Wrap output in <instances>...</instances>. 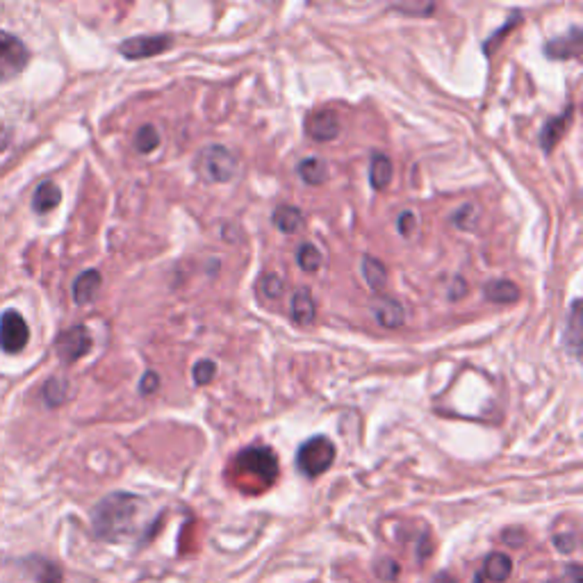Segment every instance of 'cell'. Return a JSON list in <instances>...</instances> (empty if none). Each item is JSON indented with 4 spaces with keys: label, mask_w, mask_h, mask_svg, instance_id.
Instances as JSON below:
<instances>
[{
    "label": "cell",
    "mask_w": 583,
    "mask_h": 583,
    "mask_svg": "<svg viewBox=\"0 0 583 583\" xmlns=\"http://www.w3.org/2000/svg\"><path fill=\"white\" fill-rule=\"evenodd\" d=\"M237 486L249 492H260L269 487L279 477V458L267 446H249L235 458Z\"/></svg>",
    "instance_id": "cell-2"
},
{
    "label": "cell",
    "mask_w": 583,
    "mask_h": 583,
    "mask_svg": "<svg viewBox=\"0 0 583 583\" xmlns=\"http://www.w3.org/2000/svg\"><path fill=\"white\" fill-rule=\"evenodd\" d=\"M28 48L19 37L0 30V82L19 76L28 64Z\"/></svg>",
    "instance_id": "cell-5"
},
{
    "label": "cell",
    "mask_w": 583,
    "mask_h": 583,
    "mask_svg": "<svg viewBox=\"0 0 583 583\" xmlns=\"http://www.w3.org/2000/svg\"><path fill=\"white\" fill-rule=\"evenodd\" d=\"M260 287H262V295L267 296V299H279V296L283 295L285 283L279 274H267L262 279V283H260Z\"/></svg>",
    "instance_id": "cell-28"
},
{
    "label": "cell",
    "mask_w": 583,
    "mask_h": 583,
    "mask_svg": "<svg viewBox=\"0 0 583 583\" xmlns=\"http://www.w3.org/2000/svg\"><path fill=\"white\" fill-rule=\"evenodd\" d=\"M392 10L396 12H404V14H408V12H412V14H431L436 7L429 3V5H408V3H399V5H395Z\"/></svg>",
    "instance_id": "cell-33"
},
{
    "label": "cell",
    "mask_w": 583,
    "mask_h": 583,
    "mask_svg": "<svg viewBox=\"0 0 583 583\" xmlns=\"http://www.w3.org/2000/svg\"><path fill=\"white\" fill-rule=\"evenodd\" d=\"M305 132L315 142H333V139L340 137L342 121L337 117V112L329 110V107H320V110L310 112V117L305 119Z\"/></svg>",
    "instance_id": "cell-9"
},
{
    "label": "cell",
    "mask_w": 583,
    "mask_h": 583,
    "mask_svg": "<svg viewBox=\"0 0 583 583\" xmlns=\"http://www.w3.org/2000/svg\"><path fill=\"white\" fill-rule=\"evenodd\" d=\"M512 572V561L511 556L502 552H495L486 558V565H483V574L490 579L492 583H504L511 579Z\"/></svg>",
    "instance_id": "cell-18"
},
{
    "label": "cell",
    "mask_w": 583,
    "mask_h": 583,
    "mask_svg": "<svg viewBox=\"0 0 583 583\" xmlns=\"http://www.w3.org/2000/svg\"><path fill=\"white\" fill-rule=\"evenodd\" d=\"M511 19H512V21H506V23H504L502 30H497V32H495V35L490 37V39H487V44H486V53H490V48L497 46V44H499V41L504 39V35H506L508 30H512V28L518 26V23H520V14H512Z\"/></svg>",
    "instance_id": "cell-30"
},
{
    "label": "cell",
    "mask_w": 583,
    "mask_h": 583,
    "mask_svg": "<svg viewBox=\"0 0 583 583\" xmlns=\"http://www.w3.org/2000/svg\"><path fill=\"white\" fill-rule=\"evenodd\" d=\"M361 267H362V276H365V283L370 285L374 292H380V289L386 287L387 269L379 258H374V255H365Z\"/></svg>",
    "instance_id": "cell-20"
},
{
    "label": "cell",
    "mask_w": 583,
    "mask_h": 583,
    "mask_svg": "<svg viewBox=\"0 0 583 583\" xmlns=\"http://www.w3.org/2000/svg\"><path fill=\"white\" fill-rule=\"evenodd\" d=\"M433 583H458V581H456V579L452 577V574L442 572V574H437L436 579H433Z\"/></svg>",
    "instance_id": "cell-36"
},
{
    "label": "cell",
    "mask_w": 583,
    "mask_h": 583,
    "mask_svg": "<svg viewBox=\"0 0 583 583\" xmlns=\"http://www.w3.org/2000/svg\"><path fill=\"white\" fill-rule=\"evenodd\" d=\"M101 285L103 279L96 269H87V271H82V274L73 280V301H76L78 305L92 304V301L96 299Z\"/></svg>",
    "instance_id": "cell-14"
},
{
    "label": "cell",
    "mask_w": 583,
    "mask_h": 583,
    "mask_svg": "<svg viewBox=\"0 0 583 583\" xmlns=\"http://www.w3.org/2000/svg\"><path fill=\"white\" fill-rule=\"evenodd\" d=\"M198 173L208 183H230L237 173V158L221 144H210L198 153Z\"/></svg>",
    "instance_id": "cell-4"
},
{
    "label": "cell",
    "mask_w": 583,
    "mask_h": 583,
    "mask_svg": "<svg viewBox=\"0 0 583 583\" xmlns=\"http://www.w3.org/2000/svg\"><path fill=\"white\" fill-rule=\"evenodd\" d=\"M474 217H477V212H474L472 205H462V208L458 210L456 214H454L452 221L456 223L458 229H462V230H472V229H474V223L465 221V219H474Z\"/></svg>",
    "instance_id": "cell-32"
},
{
    "label": "cell",
    "mask_w": 583,
    "mask_h": 583,
    "mask_svg": "<svg viewBox=\"0 0 583 583\" xmlns=\"http://www.w3.org/2000/svg\"><path fill=\"white\" fill-rule=\"evenodd\" d=\"M554 543H556V547L561 549V552H565V554H570L574 549V536H556L554 537Z\"/></svg>",
    "instance_id": "cell-34"
},
{
    "label": "cell",
    "mask_w": 583,
    "mask_h": 583,
    "mask_svg": "<svg viewBox=\"0 0 583 583\" xmlns=\"http://www.w3.org/2000/svg\"><path fill=\"white\" fill-rule=\"evenodd\" d=\"M92 335H89V330H87L85 326H73V329L64 330V333H60V337H57L55 342L57 355H60L64 362H69V365L85 358V355L92 351Z\"/></svg>",
    "instance_id": "cell-7"
},
{
    "label": "cell",
    "mask_w": 583,
    "mask_h": 583,
    "mask_svg": "<svg viewBox=\"0 0 583 583\" xmlns=\"http://www.w3.org/2000/svg\"><path fill=\"white\" fill-rule=\"evenodd\" d=\"M66 396H69V383H66L64 379H51L46 386H44V399H46V404L51 408L62 406Z\"/></svg>",
    "instance_id": "cell-25"
},
{
    "label": "cell",
    "mask_w": 583,
    "mask_h": 583,
    "mask_svg": "<svg viewBox=\"0 0 583 583\" xmlns=\"http://www.w3.org/2000/svg\"><path fill=\"white\" fill-rule=\"evenodd\" d=\"M296 262H299V267L304 269L305 274H317L321 269V262H324V258H321V251L317 249L315 244H301L299 251H296Z\"/></svg>",
    "instance_id": "cell-23"
},
{
    "label": "cell",
    "mask_w": 583,
    "mask_h": 583,
    "mask_svg": "<svg viewBox=\"0 0 583 583\" xmlns=\"http://www.w3.org/2000/svg\"><path fill=\"white\" fill-rule=\"evenodd\" d=\"M217 376V365L212 361H198L192 370V379L196 386H208Z\"/></svg>",
    "instance_id": "cell-26"
},
{
    "label": "cell",
    "mask_w": 583,
    "mask_h": 583,
    "mask_svg": "<svg viewBox=\"0 0 583 583\" xmlns=\"http://www.w3.org/2000/svg\"><path fill=\"white\" fill-rule=\"evenodd\" d=\"M392 176H395V167H392V160L383 153H376L371 158L370 164V183L374 189H386L387 185L392 183Z\"/></svg>",
    "instance_id": "cell-19"
},
{
    "label": "cell",
    "mask_w": 583,
    "mask_h": 583,
    "mask_svg": "<svg viewBox=\"0 0 583 583\" xmlns=\"http://www.w3.org/2000/svg\"><path fill=\"white\" fill-rule=\"evenodd\" d=\"M146 502L130 492H112L92 512L94 533L103 540H121L137 531Z\"/></svg>",
    "instance_id": "cell-1"
},
{
    "label": "cell",
    "mask_w": 583,
    "mask_h": 583,
    "mask_svg": "<svg viewBox=\"0 0 583 583\" xmlns=\"http://www.w3.org/2000/svg\"><path fill=\"white\" fill-rule=\"evenodd\" d=\"M371 312H374L376 324L383 329H399L406 321V312H404L401 304L390 296H379L371 305Z\"/></svg>",
    "instance_id": "cell-12"
},
{
    "label": "cell",
    "mask_w": 583,
    "mask_h": 583,
    "mask_svg": "<svg viewBox=\"0 0 583 583\" xmlns=\"http://www.w3.org/2000/svg\"><path fill=\"white\" fill-rule=\"evenodd\" d=\"M396 229H399V233L404 235V237H412V233H415V229H417L415 212H411V210L401 212L399 221H396Z\"/></svg>",
    "instance_id": "cell-29"
},
{
    "label": "cell",
    "mask_w": 583,
    "mask_h": 583,
    "mask_svg": "<svg viewBox=\"0 0 583 583\" xmlns=\"http://www.w3.org/2000/svg\"><path fill=\"white\" fill-rule=\"evenodd\" d=\"M299 176L308 185H324L329 178V164L321 158H305L299 164Z\"/></svg>",
    "instance_id": "cell-21"
},
{
    "label": "cell",
    "mask_w": 583,
    "mask_h": 583,
    "mask_svg": "<svg viewBox=\"0 0 583 583\" xmlns=\"http://www.w3.org/2000/svg\"><path fill=\"white\" fill-rule=\"evenodd\" d=\"M173 46V37L171 35H148V37H132V39H126L119 46V53H121L126 60H146V57H155L160 53L169 51Z\"/></svg>",
    "instance_id": "cell-8"
},
{
    "label": "cell",
    "mask_w": 583,
    "mask_h": 583,
    "mask_svg": "<svg viewBox=\"0 0 583 583\" xmlns=\"http://www.w3.org/2000/svg\"><path fill=\"white\" fill-rule=\"evenodd\" d=\"M581 30L572 28L570 35L556 37V39H552L549 44H545V55H547L549 60H577V57L581 55Z\"/></svg>",
    "instance_id": "cell-10"
},
{
    "label": "cell",
    "mask_w": 583,
    "mask_h": 583,
    "mask_svg": "<svg viewBox=\"0 0 583 583\" xmlns=\"http://www.w3.org/2000/svg\"><path fill=\"white\" fill-rule=\"evenodd\" d=\"M28 340H30V330H28L26 320L16 310H7L5 315L0 317V349L5 354H21L26 349Z\"/></svg>",
    "instance_id": "cell-6"
},
{
    "label": "cell",
    "mask_w": 583,
    "mask_h": 583,
    "mask_svg": "<svg viewBox=\"0 0 583 583\" xmlns=\"http://www.w3.org/2000/svg\"><path fill=\"white\" fill-rule=\"evenodd\" d=\"M289 315H292V321L299 326H310L315 321L317 315V305L312 295H310L308 287H299L292 295V304H289Z\"/></svg>",
    "instance_id": "cell-13"
},
{
    "label": "cell",
    "mask_w": 583,
    "mask_h": 583,
    "mask_svg": "<svg viewBox=\"0 0 583 583\" xmlns=\"http://www.w3.org/2000/svg\"><path fill=\"white\" fill-rule=\"evenodd\" d=\"M60 187H57L55 183H51V180H46V183H41L39 187H37L35 196H32V210H35L37 214H46L51 212V210H55L57 205H60Z\"/></svg>",
    "instance_id": "cell-17"
},
{
    "label": "cell",
    "mask_w": 583,
    "mask_h": 583,
    "mask_svg": "<svg viewBox=\"0 0 583 583\" xmlns=\"http://www.w3.org/2000/svg\"><path fill=\"white\" fill-rule=\"evenodd\" d=\"M158 387H160V376L155 374V371H146V374L142 376V380H139V395L144 396L158 392Z\"/></svg>",
    "instance_id": "cell-31"
},
{
    "label": "cell",
    "mask_w": 583,
    "mask_h": 583,
    "mask_svg": "<svg viewBox=\"0 0 583 583\" xmlns=\"http://www.w3.org/2000/svg\"><path fill=\"white\" fill-rule=\"evenodd\" d=\"M572 117H574V107L568 105L561 114H558V117L549 119V121L545 123L543 132H540V146H543L545 153H552L554 148L558 146V142L563 139L570 123H572Z\"/></svg>",
    "instance_id": "cell-11"
},
{
    "label": "cell",
    "mask_w": 583,
    "mask_h": 583,
    "mask_svg": "<svg viewBox=\"0 0 583 583\" xmlns=\"http://www.w3.org/2000/svg\"><path fill=\"white\" fill-rule=\"evenodd\" d=\"M335 462V445L326 436H315L301 445L296 454V467L308 479H317L329 472Z\"/></svg>",
    "instance_id": "cell-3"
},
{
    "label": "cell",
    "mask_w": 583,
    "mask_h": 583,
    "mask_svg": "<svg viewBox=\"0 0 583 583\" xmlns=\"http://www.w3.org/2000/svg\"><path fill=\"white\" fill-rule=\"evenodd\" d=\"M271 221H274L276 229L285 235H296L305 226L304 212L295 205H279L271 214Z\"/></svg>",
    "instance_id": "cell-16"
},
{
    "label": "cell",
    "mask_w": 583,
    "mask_h": 583,
    "mask_svg": "<svg viewBox=\"0 0 583 583\" xmlns=\"http://www.w3.org/2000/svg\"><path fill=\"white\" fill-rule=\"evenodd\" d=\"M483 296H486L487 301H492V304L511 305L520 301V287L512 283V280L497 279L486 283V287H483Z\"/></svg>",
    "instance_id": "cell-15"
},
{
    "label": "cell",
    "mask_w": 583,
    "mask_h": 583,
    "mask_svg": "<svg viewBox=\"0 0 583 583\" xmlns=\"http://www.w3.org/2000/svg\"><path fill=\"white\" fill-rule=\"evenodd\" d=\"M35 577L39 583H62L60 568L53 563H48V561H37Z\"/></svg>",
    "instance_id": "cell-27"
},
{
    "label": "cell",
    "mask_w": 583,
    "mask_h": 583,
    "mask_svg": "<svg viewBox=\"0 0 583 583\" xmlns=\"http://www.w3.org/2000/svg\"><path fill=\"white\" fill-rule=\"evenodd\" d=\"M10 139H12V132L7 130L5 126H0V153L5 151L7 146H10Z\"/></svg>",
    "instance_id": "cell-35"
},
{
    "label": "cell",
    "mask_w": 583,
    "mask_h": 583,
    "mask_svg": "<svg viewBox=\"0 0 583 583\" xmlns=\"http://www.w3.org/2000/svg\"><path fill=\"white\" fill-rule=\"evenodd\" d=\"M565 345L572 351L574 358L581 354V308H579V299L572 304L568 320V330H565Z\"/></svg>",
    "instance_id": "cell-22"
},
{
    "label": "cell",
    "mask_w": 583,
    "mask_h": 583,
    "mask_svg": "<svg viewBox=\"0 0 583 583\" xmlns=\"http://www.w3.org/2000/svg\"><path fill=\"white\" fill-rule=\"evenodd\" d=\"M158 146H160L158 128L151 126V123L139 128L137 135H135V148H137L139 153H153Z\"/></svg>",
    "instance_id": "cell-24"
}]
</instances>
